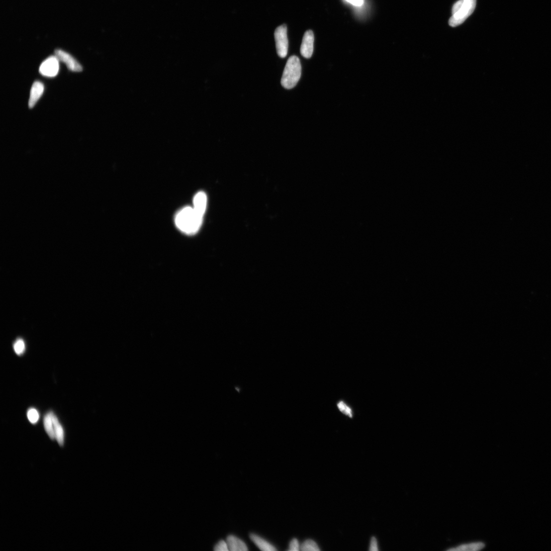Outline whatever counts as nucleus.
<instances>
[{
  "label": "nucleus",
  "instance_id": "nucleus-19",
  "mask_svg": "<svg viewBox=\"0 0 551 551\" xmlns=\"http://www.w3.org/2000/svg\"><path fill=\"white\" fill-rule=\"evenodd\" d=\"M214 550L215 551H228L229 550L227 542L224 541H220L215 546Z\"/></svg>",
  "mask_w": 551,
  "mask_h": 551
},
{
  "label": "nucleus",
  "instance_id": "nucleus-18",
  "mask_svg": "<svg viewBox=\"0 0 551 551\" xmlns=\"http://www.w3.org/2000/svg\"><path fill=\"white\" fill-rule=\"evenodd\" d=\"M27 418L31 424H36L39 419L38 411L34 408H30L27 411Z\"/></svg>",
  "mask_w": 551,
  "mask_h": 551
},
{
  "label": "nucleus",
  "instance_id": "nucleus-10",
  "mask_svg": "<svg viewBox=\"0 0 551 551\" xmlns=\"http://www.w3.org/2000/svg\"><path fill=\"white\" fill-rule=\"evenodd\" d=\"M227 543L229 551H247L248 547L241 540L234 536H229L227 538Z\"/></svg>",
  "mask_w": 551,
  "mask_h": 551
},
{
  "label": "nucleus",
  "instance_id": "nucleus-14",
  "mask_svg": "<svg viewBox=\"0 0 551 551\" xmlns=\"http://www.w3.org/2000/svg\"><path fill=\"white\" fill-rule=\"evenodd\" d=\"M485 545L482 543H473L461 545L456 548H452L448 551H478L484 548Z\"/></svg>",
  "mask_w": 551,
  "mask_h": 551
},
{
  "label": "nucleus",
  "instance_id": "nucleus-16",
  "mask_svg": "<svg viewBox=\"0 0 551 551\" xmlns=\"http://www.w3.org/2000/svg\"><path fill=\"white\" fill-rule=\"evenodd\" d=\"M300 550L303 551H320L316 543L311 540L305 541L300 546Z\"/></svg>",
  "mask_w": 551,
  "mask_h": 551
},
{
  "label": "nucleus",
  "instance_id": "nucleus-7",
  "mask_svg": "<svg viewBox=\"0 0 551 551\" xmlns=\"http://www.w3.org/2000/svg\"><path fill=\"white\" fill-rule=\"evenodd\" d=\"M314 34L311 30L305 32L301 46L300 52L304 58L311 57L313 52Z\"/></svg>",
  "mask_w": 551,
  "mask_h": 551
},
{
  "label": "nucleus",
  "instance_id": "nucleus-22",
  "mask_svg": "<svg viewBox=\"0 0 551 551\" xmlns=\"http://www.w3.org/2000/svg\"><path fill=\"white\" fill-rule=\"evenodd\" d=\"M346 1L356 6H361L364 2V0H346Z\"/></svg>",
  "mask_w": 551,
  "mask_h": 551
},
{
  "label": "nucleus",
  "instance_id": "nucleus-4",
  "mask_svg": "<svg viewBox=\"0 0 551 551\" xmlns=\"http://www.w3.org/2000/svg\"><path fill=\"white\" fill-rule=\"evenodd\" d=\"M274 35L277 54L281 58H285L288 49L286 26L284 24L277 27L275 30Z\"/></svg>",
  "mask_w": 551,
  "mask_h": 551
},
{
  "label": "nucleus",
  "instance_id": "nucleus-8",
  "mask_svg": "<svg viewBox=\"0 0 551 551\" xmlns=\"http://www.w3.org/2000/svg\"><path fill=\"white\" fill-rule=\"evenodd\" d=\"M44 92V86L43 84L39 81H36L33 84L30 95L29 101V107L33 108L43 94Z\"/></svg>",
  "mask_w": 551,
  "mask_h": 551
},
{
  "label": "nucleus",
  "instance_id": "nucleus-11",
  "mask_svg": "<svg viewBox=\"0 0 551 551\" xmlns=\"http://www.w3.org/2000/svg\"><path fill=\"white\" fill-rule=\"evenodd\" d=\"M52 420L55 439L57 440L59 445L61 446H63L65 441L64 430L62 425L53 412L52 413Z\"/></svg>",
  "mask_w": 551,
  "mask_h": 551
},
{
  "label": "nucleus",
  "instance_id": "nucleus-12",
  "mask_svg": "<svg viewBox=\"0 0 551 551\" xmlns=\"http://www.w3.org/2000/svg\"><path fill=\"white\" fill-rule=\"evenodd\" d=\"M250 537L254 544L262 551H274L277 550L274 546L258 535L251 534Z\"/></svg>",
  "mask_w": 551,
  "mask_h": 551
},
{
  "label": "nucleus",
  "instance_id": "nucleus-13",
  "mask_svg": "<svg viewBox=\"0 0 551 551\" xmlns=\"http://www.w3.org/2000/svg\"><path fill=\"white\" fill-rule=\"evenodd\" d=\"M52 413L53 412L50 411L45 416L44 425L48 435L51 440H54L55 439V437L52 420Z\"/></svg>",
  "mask_w": 551,
  "mask_h": 551
},
{
  "label": "nucleus",
  "instance_id": "nucleus-20",
  "mask_svg": "<svg viewBox=\"0 0 551 551\" xmlns=\"http://www.w3.org/2000/svg\"><path fill=\"white\" fill-rule=\"evenodd\" d=\"M300 550V546L297 539H293L289 544L288 551H298Z\"/></svg>",
  "mask_w": 551,
  "mask_h": 551
},
{
  "label": "nucleus",
  "instance_id": "nucleus-17",
  "mask_svg": "<svg viewBox=\"0 0 551 551\" xmlns=\"http://www.w3.org/2000/svg\"><path fill=\"white\" fill-rule=\"evenodd\" d=\"M13 349L17 356L23 355L25 351L24 341L21 339L17 340L13 345Z\"/></svg>",
  "mask_w": 551,
  "mask_h": 551
},
{
  "label": "nucleus",
  "instance_id": "nucleus-15",
  "mask_svg": "<svg viewBox=\"0 0 551 551\" xmlns=\"http://www.w3.org/2000/svg\"><path fill=\"white\" fill-rule=\"evenodd\" d=\"M337 407L340 412L346 416L350 419L354 417V412L352 408L345 401L340 400L337 403Z\"/></svg>",
  "mask_w": 551,
  "mask_h": 551
},
{
  "label": "nucleus",
  "instance_id": "nucleus-21",
  "mask_svg": "<svg viewBox=\"0 0 551 551\" xmlns=\"http://www.w3.org/2000/svg\"><path fill=\"white\" fill-rule=\"evenodd\" d=\"M369 550L371 551H378L377 541L375 537H372L371 539Z\"/></svg>",
  "mask_w": 551,
  "mask_h": 551
},
{
  "label": "nucleus",
  "instance_id": "nucleus-9",
  "mask_svg": "<svg viewBox=\"0 0 551 551\" xmlns=\"http://www.w3.org/2000/svg\"><path fill=\"white\" fill-rule=\"evenodd\" d=\"M207 200L205 193L202 191L196 193L193 198V208L202 215H204L206 209Z\"/></svg>",
  "mask_w": 551,
  "mask_h": 551
},
{
  "label": "nucleus",
  "instance_id": "nucleus-1",
  "mask_svg": "<svg viewBox=\"0 0 551 551\" xmlns=\"http://www.w3.org/2000/svg\"><path fill=\"white\" fill-rule=\"evenodd\" d=\"M203 218V215L193 207L187 206L177 213L175 222L177 227L182 232L187 235H193L199 230Z\"/></svg>",
  "mask_w": 551,
  "mask_h": 551
},
{
  "label": "nucleus",
  "instance_id": "nucleus-2",
  "mask_svg": "<svg viewBox=\"0 0 551 551\" xmlns=\"http://www.w3.org/2000/svg\"><path fill=\"white\" fill-rule=\"evenodd\" d=\"M302 68L299 58L296 56L290 57L287 62L281 78L282 86L287 90L296 87L301 76Z\"/></svg>",
  "mask_w": 551,
  "mask_h": 551
},
{
  "label": "nucleus",
  "instance_id": "nucleus-3",
  "mask_svg": "<svg viewBox=\"0 0 551 551\" xmlns=\"http://www.w3.org/2000/svg\"><path fill=\"white\" fill-rule=\"evenodd\" d=\"M476 6V0H459L453 6L450 26L456 27L462 24L473 13Z\"/></svg>",
  "mask_w": 551,
  "mask_h": 551
},
{
  "label": "nucleus",
  "instance_id": "nucleus-5",
  "mask_svg": "<svg viewBox=\"0 0 551 551\" xmlns=\"http://www.w3.org/2000/svg\"><path fill=\"white\" fill-rule=\"evenodd\" d=\"M58 59L56 56H51L42 64L39 68V73L47 77H54L60 70Z\"/></svg>",
  "mask_w": 551,
  "mask_h": 551
},
{
  "label": "nucleus",
  "instance_id": "nucleus-6",
  "mask_svg": "<svg viewBox=\"0 0 551 551\" xmlns=\"http://www.w3.org/2000/svg\"><path fill=\"white\" fill-rule=\"evenodd\" d=\"M55 54L58 60L65 63L70 70L75 72L83 71L81 65L67 52L62 50H56L55 51Z\"/></svg>",
  "mask_w": 551,
  "mask_h": 551
}]
</instances>
